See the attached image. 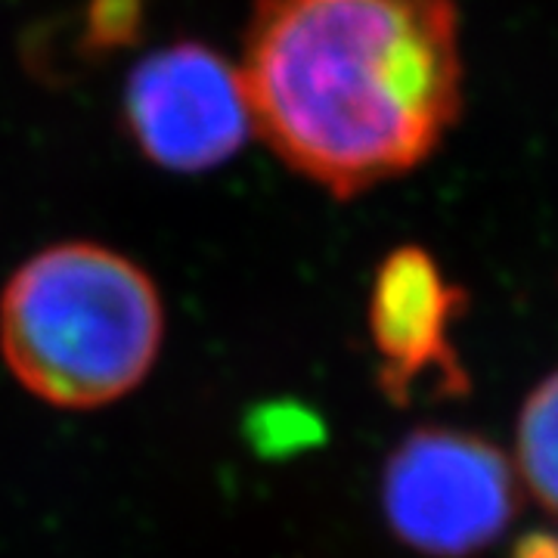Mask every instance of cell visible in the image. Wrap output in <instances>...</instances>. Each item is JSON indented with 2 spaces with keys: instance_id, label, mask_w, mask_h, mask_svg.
Wrapping results in <instances>:
<instances>
[{
  "instance_id": "6da1fadb",
  "label": "cell",
  "mask_w": 558,
  "mask_h": 558,
  "mask_svg": "<svg viewBox=\"0 0 558 558\" xmlns=\"http://www.w3.org/2000/svg\"><path fill=\"white\" fill-rule=\"evenodd\" d=\"M240 81L252 131L354 199L432 159L465 100L453 0H255Z\"/></svg>"
},
{
  "instance_id": "7a4b0ae2",
  "label": "cell",
  "mask_w": 558,
  "mask_h": 558,
  "mask_svg": "<svg viewBox=\"0 0 558 558\" xmlns=\"http://www.w3.org/2000/svg\"><path fill=\"white\" fill-rule=\"evenodd\" d=\"M161 295L149 274L97 242L28 258L0 295V354L25 391L97 410L134 391L159 357Z\"/></svg>"
},
{
  "instance_id": "3957f363",
  "label": "cell",
  "mask_w": 558,
  "mask_h": 558,
  "mask_svg": "<svg viewBox=\"0 0 558 558\" xmlns=\"http://www.w3.org/2000/svg\"><path fill=\"white\" fill-rule=\"evenodd\" d=\"M381 512L391 534L422 556H478L515 521L519 478L497 444L425 425L385 459Z\"/></svg>"
},
{
  "instance_id": "277c9868",
  "label": "cell",
  "mask_w": 558,
  "mask_h": 558,
  "mask_svg": "<svg viewBox=\"0 0 558 558\" xmlns=\"http://www.w3.org/2000/svg\"><path fill=\"white\" fill-rule=\"evenodd\" d=\"M124 119L149 159L199 174L233 159L252 134L240 69L202 44L146 57L124 87Z\"/></svg>"
},
{
  "instance_id": "5b68a950",
  "label": "cell",
  "mask_w": 558,
  "mask_h": 558,
  "mask_svg": "<svg viewBox=\"0 0 558 558\" xmlns=\"http://www.w3.org/2000/svg\"><path fill=\"white\" fill-rule=\"evenodd\" d=\"M465 307V289L450 282L425 248L400 245L381 260L369 292V336L379 354V388L391 403L472 391L453 341Z\"/></svg>"
},
{
  "instance_id": "8992f818",
  "label": "cell",
  "mask_w": 558,
  "mask_h": 558,
  "mask_svg": "<svg viewBox=\"0 0 558 558\" xmlns=\"http://www.w3.org/2000/svg\"><path fill=\"white\" fill-rule=\"evenodd\" d=\"M515 447L524 487L546 512L558 515V369L524 400Z\"/></svg>"
},
{
  "instance_id": "52a82bcc",
  "label": "cell",
  "mask_w": 558,
  "mask_h": 558,
  "mask_svg": "<svg viewBox=\"0 0 558 558\" xmlns=\"http://www.w3.org/2000/svg\"><path fill=\"white\" fill-rule=\"evenodd\" d=\"M515 558H558V537L553 534H531L521 539Z\"/></svg>"
}]
</instances>
